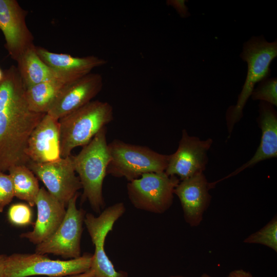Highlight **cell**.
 Segmentation results:
<instances>
[{
  "label": "cell",
  "mask_w": 277,
  "mask_h": 277,
  "mask_svg": "<svg viewBox=\"0 0 277 277\" xmlns=\"http://www.w3.org/2000/svg\"><path fill=\"white\" fill-rule=\"evenodd\" d=\"M211 188L203 172L180 181L176 186L174 193L180 201L184 220L190 226L197 227L203 221L210 205Z\"/></svg>",
  "instance_id": "5bb4252c"
},
{
  "label": "cell",
  "mask_w": 277,
  "mask_h": 277,
  "mask_svg": "<svg viewBox=\"0 0 277 277\" xmlns=\"http://www.w3.org/2000/svg\"><path fill=\"white\" fill-rule=\"evenodd\" d=\"M37 219L32 231L20 236L38 245L50 237L57 230L65 216L66 207L44 188H41L35 200Z\"/></svg>",
  "instance_id": "9a60e30c"
},
{
  "label": "cell",
  "mask_w": 277,
  "mask_h": 277,
  "mask_svg": "<svg viewBox=\"0 0 277 277\" xmlns=\"http://www.w3.org/2000/svg\"><path fill=\"white\" fill-rule=\"evenodd\" d=\"M241 58L247 64V73L236 104L228 109L226 114L229 133L243 116V110L251 95L255 84L270 75V65L277 56V42H267L263 35L252 36L244 43Z\"/></svg>",
  "instance_id": "277c9868"
},
{
  "label": "cell",
  "mask_w": 277,
  "mask_h": 277,
  "mask_svg": "<svg viewBox=\"0 0 277 277\" xmlns=\"http://www.w3.org/2000/svg\"><path fill=\"white\" fill-rule=\"evenodd\" d=\"M7 256L0 253V277L5 276V262Z\"/></svg>",
  "instance_id": "f1b7e54d"
},
{
  "label": "cell",
  "mask_w": 277,
  "mask_h": 277,
  "mask_svg": "<svg viewBox=\"0 0 277 277\" xmlns=\"http://www.w3.org/2000/svg\"><path fill=\"white\" fill-rule=\"evenodd\" d=\"M259 123L262 130L259 146L247 162L223 179L236 175L258 163L277 156V116L273 105L263 101L259 105Z\"/></svg>",
  "instance_id": "e0dca14e"
},
{
  "label": "cell",
  "mask_w": 277,
  "mask_h": 277,
  "mask_svg": "<svg viewBox=\"0 0 277 277\" xmlns=\"http://www.w3.org/2000/svg\"><path fill=\"white\" fill-rule=\"evenodd\" d=\"M41 60L52 69L63 72L89 73L96 67L107 64V61L94 55L75 57L65 53L51 52L43 47H35Z\"/></svg>",
  "instance_id": "d6986e66"
},
{
  "label": "cell",
  "mask_w": 277,
  "mask_h": 277,
  "mask_svg": "<svg viewBox=\"0 0 277 277\" xmlns=\"http://www.w3.org/2000/svg\"><path fill=\"white\" fill-rule=\"evenodd\" d=\"M247 244H258L277 252V217L274 216L266 225L250 234L243 241Z\"/></svg>",
  "instance_id": "7402d4cb"
},
{
  "label": "cell",
  "mask_w": 277,
  "mask_h": 277,
  "mask_svg": "<svg viewBox=\"0 0 277 277\" xmlns=\"http://www.w3.org/2000/svg\"><path fill=\"white\" fill-rule=\"evenodd\" d=\"M35 47L27 49L16 61L26 89L68 73L56 71L45 64L38 55Z\"/></svg>",
  "instance_id": "ffe728a7"
},
{
  "label": "cell",
  "mask_w": 277,
  "mask_h": 277,
  "mask_svg": "<svg viewBox=\"0 0 277 277\" xmlns=\"http://www.w3.org/2000/svg\"><path fill=\"white\" fill-rule=\"evenodd\" d=\"M86 74L68 72L26 89L30 109L35 112L47 113L64 87Z\"/></svg>",
  "instance_id": "ac0fdd59"
},
{
  "label": "cell",
  "mask_w": 277,
  "mask_h": 277,
  "mask_svg": "<svg viewBox=\"0 0 277 277\" xmlns=\"http://www.w3.org/2000/svg\"><path fill=\"white\" fill-rule=\"evenodd\" d=\"M4 77V71L0 68V82L2 81Z\"/></svg>",
  "instance_id": "f546056e"
},
{
  "label": "cell",
  "mask_w": 277,
  "mask_h": 277,
  "mask_svg": "<svg viewBox=\"0 0 277 277\" xmlns=\"http://www.w3.org/2000/svg\"><path fill=\"white\" fill-rule=\"evenodd\" d=\"M10 223L18 226L30 224L32 221V212L29 205L16 203L10 206L8 211Z\"/></svg>",
  "instance_id": "cb8c5ba5"
},
{
  "label": "cell",
  "mask_w": 277,
  "mask_h": 277,
  "mask_svg": "<svg viewBox=\"0 0 277 277\" xmlns=\"http://www.w3.org/2000/svg\"><path fill=\"white\" fill-rule=\"evenodd\" d=\"M169 277H186V276L181 275H172L169 276Z\"/></svg>",
  "instance_id": "1f68e13d"
},
{
  "label": "cell",
  "mask_w": 277,
  "mask_h": 277,
  "mask_svg": "<svg viewBox=\"0 0 277 277\" xmlns=\"http://www.w3.org/2000/svg\"><path fill=\"white\" fill-rule=\"evenodd\" d=\"M276 77H267L259 83L251 93V97L253 100H260L276 106Z\"/></svg>",
  "instance_id": "603a6c76"
},
{
  "label": "cell",
  "mask_w": 277,
  "mask_h": 277,
  "mask_svg": "<svg viewBox=\"0 0 277 277\" xmlns=\"http://www.w3.org/2000/svg\"><path fill=\"white\" fill-rule=\"evenodd\" d=\"M26 154L29 162L45 163L61 157L58 120L46 113L30 134Z\"/></svg>",
  "instance_id": "2e32d148"
},
{
  "label": "cell",
  "mask_w": 277,
  "mask_h": 277,
  "mask_svg": "<svg viewBox=\"0 0 277 277\" xmlns=\"http://www.w3.org/2000/svg\"><path fill=\"white\" fill-rule=\"evenodd\" d=\"M27 11L16 0H0V30L5 37V47L12 59L16 61L28 48L34 46L28 29Z\"/></svg>",
  "instance_id": "7c38bea8"
},
{
  "label": "cell",
  "mask_w": 277,
  "mask_h": 277,
  "mask_svg": "<svg viewBox=\"0 0 277 277\" xmlns=\"http://www.w3.org/2000/svg\"><path fill=\"white\" fill-rule=\"evenodd\" d=\"M14 197L13 186L9 174L0 171V212Z\"/></svg>",
  "instance_id": "d4e9b609"
},
{
  "label": "cell",
  "mask_w": 277,
  "mask_h": 277,
  "mask_svg": "<svg viewBox=\"0 0 277 277\" xmlns=\"http://www.w3.org/2000/svg\"><path fill=\"white\" fill-rule=\"evenodd\" d=\"M8 171L12 182L14 196L26 201L30 206H34L41 188L35 174L25 165L13 166Z\"/></svg>",
  "instance_id": "44dd1931"
},
{
  "label": "cell",
  "mask_w": 277,
  "mask_h": 277,
  "mask_svg": "<svg viewBox=\"0 0 277 277\" xmlns=\"http://www.w3.org/2000/svg\"><path fill=\"white\" fill-rule=\"evenodd\" d=\"M126 208L123 202L113 204L103 210L98 216L86 213L84 223L94 246V252L90 269L96 277H128L127 272L117 271L105 250L106 237L114 223L125 213Z\"/></svg>",
  "instance_id": "ba28073f"
},
{
  "label": "cell",
  "mask_w": 277,
  "mask_h": 277,
  "mask_svg": "<svg viewBox=\"0 0 277 277\" xmlns=\"http://www.w3.org/2000/svg\"><path fill=\"white\" fill-rule=\"evenodd\" d=\"M107 102L92 101L58 120L61 157L71 155L76 147L88 144L114 118Z\"/></svg>",
  "instance_id": "3957f363"
},
{
  "label": "cell",
  "mask_w": 277,
  "mask_h": 277,
  "mask_svg": "<svg viewBox=\"0 0 277 277\" xmlns=\"http://www.w3.org/2000/svg\"><path fill=\"white\" fill-rule=\"evenodd\" d=\"M103 86L100 74H86L66 85L47 113L59 120L92 101Z\"/></svg>",
  "instance_id": "4fadbf2b"
},
{
  "label": "cell",
  "mask_w": 277,
  "mask_h": 277,
  "mask_svg": "<svg viewBox=\"0 0 277 277\" xmlns=\"http://www.w3.org/2000/svg\"><path fill=\"white\" fill-rule=\"evenodd\" d=\"M110 160L107 175L124 177L129 182L151 172H165L169 155L158 153L145 146L118 139L108 144Z\"/></svg>",
  "instance_id": "5b68a950"
},
{
  "label": "cell",
  "mask_w": 277,
  "mask_h": 277,
  "mask_svg": "<svg viewBox=\"0 0 277 277\" xmlns=\"http://www.w3.org/2000/svg\"><path fill=\"white\" fill-rule=\"evenodd\" d=\"M212 142L210 138L201 140L190 136L183 129L177 150L169 155L165 172L169 176L177 177L180 181L203 172L208 162L207 152Z\"/></svg>",
  "instance_id": "8fae6325"
},
{
  "label": "cell",
  "mask_w": 277,
  "mask_h": 277,
  "mask_svg": "<svg viewBox=\"0 0 277 277\" xmlns=\"http://www.w3.org/2000/svg\"><path fill=\"white\" fill-rule=\"evenodd\" d=\"M26 88L17 67L4 71L0 82V171L27 165V143L32 131L46 113L32 111L27 103Z\"/></svg>",
  "instance_id": "6da1fadb"
},
{
  "label": "cell",
  "mask_w": 277,
  "mask_h": 277,
  "mask_svg": "<svg viewBox=\"0 0 277 277\" xmlns=\"http://www.w3.org/2000/svg\"><path fill=\"white\" fill-rule=\"evenodd\" d=\"M106 136V126L77 155L72 156L74 170L83 189L82 201H88L92 210L98 213L105 205L103 185L110 160Z\"/></svg>",
  "instance_id": "7a4b0ae2"
},
{
  "label": "cell",
  "mask_w": 277,
  "mask_h": 277,
  "mask_svg": "<svg viewBox=\"0 0 277 277\" xmlns=\"http://www.w3.org/2000/svg\"><path fill=\"white\" fill-rule=\"evenodd\" d=\"M78 196V193L69 201L60 225L50 237L36 245L35 253L52 254L69 260L82 255L81 241L86 212L77 208Z\"/></svg>",
  "instance_id": "9c48e42d"
},
{
  "label": "cell",
  "mask_w": 277,
  "mask_h": 277,
  "mask_svg": "<svg viewBox=\"0 0 277 277\" xmlns=\"http://www.w3.org/2000/svg\"><path fill=\"white\" fill-rule=\"evenodd\" d=\"M63 277H96L94 271L91 269L86 271Z\"/></svg>",
  "instance_id": "83f0119b"
},
{
  "label": "cell",
  "mask_w": 277,
  "mask_h": 277,
  "mask_svg": "<svg viewBox=\"0 0 277 277\" xmlns=\"http://www.w3.org/2000/svg\"><path fill=\"white\" fill-rule=\"evenodd\" d=\"M227 277H254L251 272L243 269H235L229 272Z\"/></svg>",
  "instance_id": "4316f807"
},
{
  "label": "cell",
  "mask_w": 277,
  "mask_h": 277,
  "mask_svg": "<svg viewBox=\"0 0 277 277\" xmlns=\"http://www.w3.org/2000/svg\"><path fill=\"white\" fill-rule=\"evenodd\" d=\"M27 166L44 183L47 191L66 206L82 189L75 174L72 155L45 163L29 162Z\"/></svg>",
  "instance_id": "30bf717a"
},
{
  "label": "cell",
  "mask_w": 277,
  "mask_h": 277,
  "mask_svg": "<svg viewBox=\"0 0 277 277\" xmlns=\"http://www.w3.org/2000/svg\"><path fill=\"white\" fill-rule=\"evenodd\" d=\"M180 181L177 177L165 172L145 173L128 182V197L137 209L162 214L172 206L174 189Z\"/></svg>",
  "instance_id": "52a82bcc"
},
{
  "label": "cell",
  "mask_w": 277,
  "mask_h": 277,
  "mask_svg": "<svg viewBox=\"0 0 277 277\" xmlns=\"http://www.w3.org/2000/svg\"><path fill=\"white\" fill-rule=\"evenodd\" d=\"M92 258L90 253L68 260H52L46 254L35 252L15 253L7 256L4 277H63L75 274L90 269Z\"/></svg>",
  "instance_id": "8992f818"
},
{
  "label": "cell",
  "mask_w": 277,
  "mask_h": 277,
  "mask_svg": "<svg viewBox=\"0 0 277 277\" xmlns=\"http://www.w3.org/2000/svg\"><path fill=\"white\" fill-rule=\"evenodd\" d=\"M168 3L172 6L182 17L189 16V13L185 5L184 1H169Z\"/></svg>",
  "instance_id": "484cf974"
},
{
  "label": "cell",
  "mask_w": 277,
  "mask_h": 277,
  "mask_svg": "<svg viewBox=\"0 0 277 277\" xmlns=\"http://www.w3.org/2000/svg\"><path fill=\"white\" fill-rule=\"evenodd\" d=\"M200 277H214L206 273L202 274Z\"/></svg>",
  "instance_id": "4dcf8cb0"
}]
</instances>
